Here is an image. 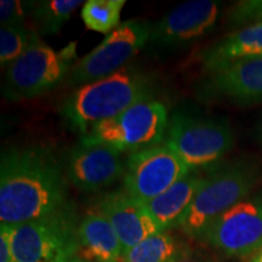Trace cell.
Instances as JSON below:
<instances>
[{"label": "cell", "mask_w": 262, "mask_h": 262, "mask_svg": "<svg viewBox=\"0 0 262 262\" xmlns=\"http://www.w3.org/2000/svg\"><path fill=\"white\" fill-rule=\"evenodd\" d=\"M262 56V24L247 26L199 51L198 62L208 74Z\"/></svg>", "instance_id": "9a60e30c"}, {"label": "cell", "mask_w": 262, "mask_h": 262, "mask_svg": "<svg viewBox=\"0 0 262 262\" xmlns=\"http://www.w3.org/2000/svg\"><path fill=\"white\" fill-rule=\"evenodd\" d=\"M168 125V108L153 97L100 123L81 136L80 142L86 146H104L119 153H135L160 145Z\"/></svg>", "instance_id": "5b68a950"}, {"label": "cell", "mask_w": 262, "mask_h": 262, "mask_svg": "<svg viewBox=\"0 0 262 262\" xmlns=\"http://www.w3.org/2000/svg\"><path fill=\"white\" fill-rule=\"evenodd\" d=\"M72 262H78V257H75V258H74V260H73V261H72Z\"/></svg>", "instance_id": "83f0119b"}, {"label": "cell", "mask_w": 262, "mask_h": 262, "mask_svg": "<svg viewBox=\"0 0 262 262\" xmlns=\"http://www.w3.org/2000/svg\"><path fill=\"white\" fill-rule=\"evenodd\" d=\"M163 143L169 146L191 170L210 166L234 145V134L226 119L193 117L178 112L169 119Z\"/></svg>", "instance_id": "52a82bcc"}, {"label": "cell", "mask_w": 262, "mask_h": 262, "mask_svg": "<svg viewBox=\"0 0 262 262\" xmlns=\"http://www.w3.org/2000/svg\"><path fill=\"white\" fill-rule=\"evenodd\" d=\"M75 62V41L58 51L38 41L5 70L3 96L14 102L41 96L66 81Z\"/></svg>", "instance_id": "8992f818"}, {"label": "cell", "mask_w": 262, "mask_h": 262, "mask_svg": "<svg viewBox=\"0 0 262 262\" xmlns=\"http://www.w3.org/2000/svg\"><path fill=\"white\" fill-rule=\"evenodd\" d=\"M37 2L32 0H2L0 2V22L3 26H26L32 17Z\"/></svg>", "instance_id": "7402d4cb"}, {"label": "cell", "mask_w": 262, "mask_h": 262, "mask_svg": "<svg viewBox=\"0 0 262 262\" xmlns=\"http://www.w3.org/2000/svg\"><path fill=\"white\" fill-rule=\"evenodd\" d=\"M196 96L204 102L253 106L262 103V56L244 60L208 74Z\"/></svg>", "instance_id": "7c38bea8"}, {"label": "cell", "mask_w": 262, "mask_h": 262, "mask_svg": "<svg viewBox=\"0 0 262 262\" xmlns=\"http://www.w3.org/2000/svg\"><path fill=\"white\" fill-rule=\"evenodd\" d=\"M83 5L80 0H42L37 2L32 19L39 35L57 34L73 12Z\"/></svg>", "instance_id": "d6986e66"}, {"label": "cell", "mask_w": 262, "mask_h": 262, "mask_svg": "<svg viewBox=\"0 0 262 262\" xmlns=\"http://www.w3.org/2000/svg\"><path fill=\"white\" fill-rule=\"evenodd\" d=\"M51 149L14 147L0 159V222L15 226L54 214L68 204V182Z\"/></svg>", "instance_id": "6da1fadb"}, {"label": "cell", "mask_w": 262, "mask_h": 262, "mask_svg": "<svg viewBox=\"0 0 262 262\" xmlns=\"http://www.w3.org/2000/svg\"><path fill=\"white\" fill-rule=\"evenodd\" d=\"M0 262H16L6 225H0Z\"/></svg>", "instance_id": "cb8c5ba5"}, {"label": "cell", "mask_w": 262, "mask_h": 262, "mask_svg": "<svg viewBox=\"0 0 262 262\" xmlns=\"http://www.w3.org/2000/svg\"><path fill=\"white\" fill-rule=\"evenodd\" d=\"M254 135H255V140H256V142L262 145V118L260 119V122L257 123L256 127H255Z\"/></svg>", "instance_id": "484cf974"}, {"label": "cell", "mask_w": 262, "mask_h": 262, "mask_svg": "<svg viewBox=\"0 0 262 262\" xmlns=\"http://www.w3.org/2000/svg\"><path fill=\"white\" fill-rule=\"evenodd\" d=\"M204 178L203 173L191 170L169 189L146 203L147 210L163 232L178 228L179 222L194 201Z\"/></svg>", "instance_id": "e0dca14e"}, {"label": "cell", "mask_w": 262, "mask_h": 262, "mask_svg": "<svg viewBox=\"0 0 262 262\" xmlns=\"http://www.w3.org/2000/svg\"><path fill=\"white\" fill-rule=\"evenodd\" d=\"M202 242L227 257H247L262 248V191L225 211Z\"/></svg>", "instance_id": "9c48e42d"}, {"label": "cell", "mask_w": 262, "mask_h": 262, "mask_svg": "<svg viewBox=\"0 0 262 262\" xmlns=\"http://www.w3.org/2000/svg\"><path fill=\"white\" fill-rule=\"evenodd\" d=\"M228 22L233 26H251L262 24V0H244L232 8Z\"/></svg>", "instance_id": "603a6c76"}, {"label": "cell", "mask_w": 262, "mask_h": 262, "mask_svg": "<svg viewBox=\"0 0 262 262\" xmlns=\"http://www.w3.org/2000/svg\"><path fill=\"white\" fill-rule=\"evenodd\" d=\"M250 262H262V250L257 251L253 256V258H251Z\"/></svg>", "instance_id": "4316f807"}, {"label": "cell", "mask_w": 262, "mask_h": 262, "mask_svg": "<svg viewBox=\"0 0 262 262\" xmlns=\"http://www.w3.org/2000/svg\"><path fill=\"white\" fill-rule=\"evenodd\" d=\"M77 257L85 262H122L119 238L110 221L98 211L89 212L79 222Z\"/></svg>", "instance_id": "2e32d148"}, {"label": "cell", "mask_w": 262, "mask_h": 262, "mask_svg": "<svg viewBox=\"0 0 262 262\" xmlns=\"http://www.w3.org/2000/svg\"><path fill=\"white\" fill-rule=\"evenodd\" d=\"M150 25L140 18L122 22L94 50L75 62L64 83L79 88L122 71L141 49L146 48Z\"/></svg>", "instance_id": "ba28073f"}, {"label": "cell", "mask_w": 262, "mask_h": 262, "mask_svg": "<svg viewBox=\"0 0 262 262\" xmlns=\"http://www.w3.org/2000/svg\"><path fill=\"white\" fill-rule=\"evenodd\" d=\"M125 0H88L81 9V19L90 31L110 34L120 22Z\"/></svg>", "instance_id": "ffe728a7"}, {"label": "cell", "mask_w": 262, "mask_h": 262, "mask_svg": "<svg viewBox=\"0 0 262 262\" xmlns=\"http://www.w3.org/2000/svg\"><path fill=\"white\" fill-rule=\"evenodd\" d=\"M153 97L149 75L126 66L110 77L77 88L62 102L61 114L83 136L100 123Z\"/></svg>", "instance_id": "7a4b0ae2"}, {"label": "cell", "mask_w": 262, "mask_h": 262, "mask_svg": "<svg viewBox=\"0 0 262 262\" xmlns=\"http://www.w3.org/2000/svg\"><path fill=\"white\" fill-rule=\"evenodd\" d=\"M260 250H262V248H261V249H260Z\"/></svg>", "instance_id": "f546056e"}, {"label": "cell", "mask_w": 262, "mask_h": 262, "mask_svg": "<svg viewBox=\"0 0 262 262\" xmlns=\"http://www.w3.org/2000/svg\"><path fill=\"white\" fill-rule=\"evenodd\" d=\"M97 211L110 221L119 238L123 253L150 235L163 232L145 203L137 201L124 189L107 192L98 199Z\"/></svg>", "instance_id": "5bb4252c"}, {"label": "cell", "mask_w": 262, "mask_h": 262, "mask_svg": "<svg viewBox=\"0 0 262 262\" xmlns=\"http://www.w3.org/2000/svg\"><path fill=\"white\" fill-rule=\"evenodd\" d=\"M261 179L260 163L249 157L215 166L204 178L178 228L187 237L202 241L212 222L237 203L253 194Z\"/></svg>", "instance_id": "3957f363"}, {"label": "cell", "mask_w": 262, "mask_h": 262, "mask_svg": "<svg viewBox=\"0 0 262 262\" xmlns=\"http://www.w3.org/2000/svg\"><path fill=\"white\" fill-rule=\"evenodd\" d=\"M122 153L104 146L79 143L72 149L66 175L72 185L83 193H96L124 178L125 163Z\"/></svg>", "instance_id": "4fadbf2b"}, {"label": "cell", "mask_w": 262, "mask_h": 262, "mask_svg": "<svg viewBox=\"0 0 262 262\" xmlns=\"http://www.w3.org/2000/svg\"><path fill=\"white\" fill-rule=\"evenodd\" d=\"M38 41H40V35L27 26H0V63L3 70L18 60Z\"/></svg>", "instance_id": "44dd1931"}, {"label": "cell", "mask_w": 262, "mask_h": 262, "mask_svg": "<svg viewBox=\"0 0 262 262\" xmlns=\"http://www.w3.org/2000/svg\"><path fill=\"white\" fill-rule=\"evenodd\" d=\"M221 14V3L192 0L183 3L150 25L146 48L155 52L185 50L208 35Z\"/></svg>", "instance_id": "30bf717a"}, {"label": "cell", "mask_w": 262, "mask_h": 262, "mask_svg": "<svg viewBox=\"0 0 262 262\" xmlns=\"http://www.w3.org/2000/svg\"><path fill=\"white\" fill-rule=\"evenodd\" d=\"M191 169L165 143L130 153L125 162L123 189L148 203L185 178Z\"/></svg>", "instance_id": "8fae6325"}, {"label": "cell", "mask_w": 262, "mask_h": 262, "mask_svg": "<svg viewBox=\"0 0 262 262\" xmlns=\"http://www.w3.org/2000/svg\"><path fill=\"white\" fill-rule=\"evenodd\" d=\"M78 262H85V261H83V260H80V258H78Z\"/></svg>", "instance_id": "f1b7e54d"}, {"label": "cell", "mask_w": 262, "mask_h": 262, "mask_svg": "<svg viewBox=\"0 0 262 262\" xmlns=\"http://www.w3.org/2000/svg\"><path fill=\"white\" fill-rule=\"evenodd\" d=\"M78 222L73 203L54 214L8 226L16 262H72L78 254Z\"/></svg>", "instance_id": "277c9868"}, {"label": "cell", "mask_w": 262, "mask_h": 262, "mask_svg": "<svg viewBox=\"0 0 262 262\" xmlns=\"http://www.w3.org/2000/svg\"><path fill=\"white\" fill-rule=\"evenodd\" d=\"M172 262H211L209 258L203 256L199 253H195V251L189 250V249L185 248L181 254L179 255L178 257L175 258Z\"/></svg>", "instance_id": "d4e9b609"}, {"label": "cell", "mask_w": 262, "mask_h": 262, "mask_svg": "<svg viewBox=\"0 0 262 262\" xmlns=\"http://www.w3.org/2000/svg\"><path fill=\"white\" fill-rule=\"evenodd\" d=\"M183 249L181 242L168 231L159 232L123 253L122 262H172Z\"/></svg>", "instance_id": "ac0fdd59"}]
</instances>
